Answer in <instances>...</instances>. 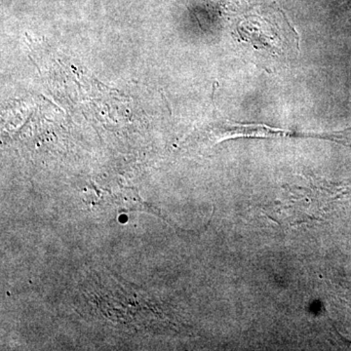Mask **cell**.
<instances>
[{
	"instance_id": "obj_1",
	"label": "cell",
	"mask_w": 351,
	"mask_h": 351,
	"mask_svg": "<svg viewBox=\"0 0 351 351\" xmlns=\"http://www.w3.org/2000/svg\"><path fill=\"white\" fill-rule=\"evenodd\" d=\"M203 137L213 142L228 140L235 138H285V137H314L328 138V140L341 141V134H300L284 129L274 128L263 124H242L234 122L221 121L212 124L203 132Z\"/></svg>"
}]
</instances>
